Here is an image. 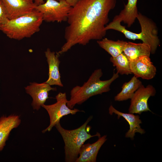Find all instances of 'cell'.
Listing matches in <instances>:
<instances>
[{"instance_id": "1", "label": "cell", "mask_w": 162, "mask_h": 162, "mask_svg": "<svg viewBox=\"0 0 162 162\" xmlns=\"http://www.w3.org/2000/svg\"><path fill=\"white\" fill-rule=\"evenodd\" d=\"M116 0H80L69 13L64 38L65 42L56 53L58 57L73 46L86 45L92 40H100L106 35L109 14Z\"/></svg>"}, {"instance_id": "2", "label": "cell", "mask_w": 162, "mask_h": 162, "mask_svg": "<svg viewBox=\"0 0 162 162\" xmlns=\"http://www.w3.org/2000/svg\"><path fill=\"white\" fill-rule=\"evenodd\" d=\"M103 74L101 69H97L82 86H76L73 88L70 99L67 103L68 106L73 109L76 104H81L93 96L109 91L110 85L118 77V74L114 72L111 78L105 80H100Z\"/></svg>"}, {"instance_id": "3", "label": "cell", "mask_w": 162, "mask_h": 162, "mask_svg": "<svg viewBox=\"0 0 162 162\" xmlns=\"http://www.w3.org/2000/svg\"><path fill=\"white\" fill-rule=\"evenodd\" d=\"M140 24L141 32L136 33L130 31L121 24L119 20H113L107 24L105 29L106 31L113 29L122 33L126 38L135 40H140L142 43L149 45L151 48V53L154 54L160 44V40L158 36V31L155 23L151 19L138 12L137 16Z\"/></svg>"}, {"instance_id": "4", "label": "cell", "mask_w": 162, "mask_h": 162, "mask_svg": "<svg viewBox=\"0 0 162 162\" xmlns=\"http://www.w3.org/2000/svg\"><path fill=\"white\" fill-rule=\"evenodd\" d=\"M43 21L42 14L35 9L28 14L9 20L0 28L9 38L21 40L39 32Z\"/></svg>"}, {"instance_id": "5", "label": "cell", "mask_w": 162, "mask_h": 162, "mask_svg": "<svg viewBox=\"0 0 162 162\" xmlns=\"http://www.w3.org/2000/svg\"><path fill=\"white\" fill-rule=\"evenodd\" d=\"M90 116L85 122L79 127L73 130H68L63 128L60 122L55 126L62 136L64 141L65 161L75 162L78 158L80 148L87 140L95 136L100 137V134L97 132L93 135L88 133L91 128L88 124L92 118Z\"/></svg>"}, {"instance_id": "6", "label": "cell", "mask_w": 162, "mask_h": 162, "mask_svg": "<svg viewBox=\"0 0 162 162\" xmlns=\"http://www.w3.org/2000/svg\"><path fill=\"white\" fill-rule=\"evenodd\" d=\"M71 7L65 0H46L35 9L42 14L43 21L61 22L67 21Z\"/></svg>"}, {"instance_id": "7", "label": "cell", "mask_w": 162, "mask_h": 162, "mask_svg": "<svg viewBox=\"0 0 162 162\" xmlns=\"http://www.w3.org/2000/svg\"><path fill=\"white\" fill-rule=\"evenodd\" d=\"M56 102L55 103L50 105L44 104L41 106L46 110L50 118V124L42 131L43 133L50 131L57 123L60 122L63 116L70 114L74 115L79 112H84L77 109H71L68 106L67 104L68 100L65 92H59L56 96Z\"/></svg>"}, {"instance_id": "8", "label": "cell", "mask_w": 162, "mask_h": 162, "mask_svg": "<svg viewBox=\"0 0 162 162\" xmlns=\"http://www.w3.org/2000/svg\"><path fill=\"white\" fill-rule=\"evenodd\" d=\"M156 93L154 88L150 85L145 87L142 84L136 90L131 98L129 113L140 114L142 112L149 111L148 101L149 98Z\"/></svg>"}, {"instance_id": "9", "label": "cell", "mask_w": 162, "mask_h": 162, "mask_svg": "<svg viewBox=\"0 0 162 162\" xmlns=\"http://www.w3.org/2000/svg\"><path fill=\"white\" fill-rule=\"evenodd\" d=\"M129 61L132 74L137 78L149 80L155 76L156 68L149 56H143Z\"/></svg>"}, {"instance_id": "10", "label": "cell", "mask_w": 162, "mask_h": 162, "mask_svg": "<svg viewBox=\"0 0 162 162\" xmlns=\"http://www.w3.org/2000/svg\"><path fill=\"white\" fill-rule=\"evenodd\" d=\"M26 92L32 98V105L34 110H38L49 98V92L56 91V88H52L45 82L41 83H31L25 88Z\"/></svg>"}, {"instance_id": "11", "label": "cell", "mask_w": 162, "mask_h": 162, "mask_svg": "<svg viewBox=\"0 0 162 162\" xmlns=\"http://www.w3.org/2000/svg\"><path fill=\"white\" fill-rule=\"evenodd\" d=\"M9 19L28 14L35 9L33 0H2Z\"/></svg>"}, {"instance_id": "12", "label": "cell", "mask_w": 162, "mask_h": 162, "mask_svg": "<svg viewBox=\"0 0 162 162\" xmlns=\"http://www.w3.org/2000/svg\"><path fill=\"white\" fill-rule=\"evenodd\" d=\"M109 111L110 115L115 114L117 115L118 119L122 117L128 122L130 128L125 134L126 137L133 140L136 133H138L142 134L145 133L144 130L140 126L142 122L139 116L135 115L133 113L121 112L115 109L112 105L110 106Z\"/></svg>"}, {"instance_id": "13", "label": "cell", "mask_w": 162, "mask_h": 162, "mask_svg": "<svg viewBox=\"0 0 162 162\" xmlns=\"http://www.w3.org/2000/svg\"><path fill=\"white\" fill-rule=\"evenodd\" d=\"M45 53L49 65V78L45 82L50 86L56 85L60 87L63 86L59 71L60 62L58 57L54 52L51 51L49 48L47 49Z\"/></svg>"}, {"instance_id": "14", "label": "cell", "mask_w": 162, "mask_h": 162, "mask_svg": "<svg viewBox=\"0 0 162 162\" xmlns=\"http://www.w3.org/2000/svg\"><path fill=\"white\" fill-rule=\"evenodd\" d=\"M107 139L106 135H105L100 136L97 141L93 143L84 144L75 162H96L98 152Z\"/></svg>"}, {"instance_id": "15", "label": "cell", "mask_w": 162, "mask_h": 162, "mask_svg": "<svg viewBox=\"0 0 162 162\" xmlns=\"http://www.w3.org/2000/svg\"><path fill=\"white\" fill-rule=\"evenodd\" d=\"M21 122L19 116L16 115L3 116L0 118V151L5 146L11 131L18 127Z\"/></svg>"}, {"instance_id": "16", "label": "cell", "mask_w": 162, "mask_h": 162, "mask_svg": "<svg viewBox=\"0 0 162 162\" xmlns=\"http://www.w3.org/2000/svg\"><path fill=\"white\" fill-rule=\"evenodd\" d=\"M137 2V0H128L124 9L118 15L115 16L113 20L123 22L128 27H130L135 22L138 14Z\"/></svg>"}, {"instance_id": "17", "label": "cell", "mask_w": 162, "mask_h": 162, "mask_svg": "<svg viewBox=\"0 0 162 162\" xmlns=\"http://www.w3.org/2000/svg\"><path fill=\"white\" fill-rule=\"evenodd\" d=\"M123 52L129 60H131L143 56L150 57L151 50L150 46L147 44L127 42Z\"/></svg>"}, {"instance_id": "18", "label": "cell", "mask_w": 162, "mask_h": 162, "mask_svg": "<svg viewBox=\"0 0 162 162\" xmlns=\"http://www.w3.org/2000/svg\"><path fill=\"white\" fill-rule=\"evenodd\" d=\"M142 85L141 81L134 76L129 81L123 84L121 91L115 97V100L120 101L131 99L135 92Z\"/></svg>"}, {"instance_id": "19", "label": "cell", "mask_w": 162, "mask_h": 162, "mask_svg": "<svg viewBox=\"0 0 162 162\" xmlns=\"http://www.w3.org/2000/svg\"><path fill=\"white\" fill-rule=\"evenodd\" d=\"M97 43L100 47L111 55V57H115L123 52L127 42L119 40L115 41L104 38L98 40Z\"/></svg>"}, {"instance_id": "20", "label": "cell", "mask_w": 162, "mask_h": 162, "mask_svg": "<svg viewBox=\"0 0 162 162\" xmlns=\"http://www.w3.org/2000/svg\"><path fill=\"white\" fill-rule=\"evenodd\" d=\"M110 61L113 66L116 67L117 72L121 75L132 74L130 68V61L123 52L115 57H111Z\"/></svg>"}, {"instance_id": "21", "label": "cell", "mask_w": 162, "mask_h": 162, "mask_svg": "<svg viewBox=\"0 0 162 162\" xmlns=\"http://www.w3.org/2000/svg\"><path fill=\"white\" fill-rule=\"evenodd\" d=\"M6 9L2 0H0V28L9 20Z\"/></svg>"}, {"instance_id": "22", "label": "cell", "mask_w": 162, "mask_h": 162, "mask_svg": "<svg viewBox=\"0 0 162 162\" xmlns=\"http://www.w3.org/2000/svg\"><path fill=\"white\" fill-rule=\"evenodd\" d=\"M71 7H74L80 0H65Z\"/></svg>"}, {"instance_id": "23", "label": "cell", "mask_w": 162, "mask_h": 162, "mask_svg": "<svg viewBox=\"0 0 162 162\" xmlns=\"http://www.w3.org/2000/svg\"><path fill=\"white\" fill-rule=\"evenodd\" d=\"M59 1V0H56ZM34 4L36 6H38L44 3L45 2L44 0H33Z\"/></svg>"}]
</instances>
